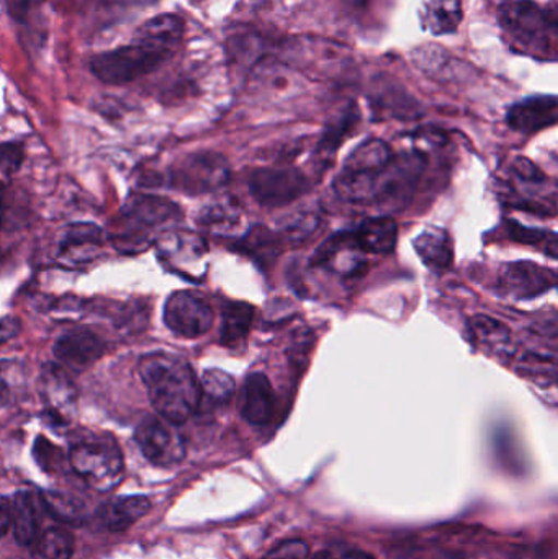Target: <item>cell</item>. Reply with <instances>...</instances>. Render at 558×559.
<instances>
[{
    "mask_svg": "<svg viewBox=\"0 0 558 559\" xmlns=\"http://www.w3.org/2000/svg\"><path fill=\"white\" fill-rule=\"evenodd\" d=\"M151 404L173 426L187 423L200 407V381L189 361L170 352H153L140 361Z\"/></svg>",
    "mask_w": 558,
    "mask_h": 559,
    "instance_id": "6da1fadb",
    "label": "cell"
},
{
    "mask_svg": "<svg viewBox=\"0 0 558 559\" xmlns=\"http://www.w3.org/2000/svg\"><path fill=\"white\" fill-rule=\"evenodd\" d=\"M500 23L508 41L518 51L536 58H556V9H543L534 0H503Z\"/></svg>",
    "mask_w": 558,
    "mask_h": 559,
    "instance_id": "7a4b0ae2",
    "label": "cell"
},
{
    "mask_svg": "<svg viewBox=\"0 0 558 559\" xmlns=\"http://www.w3.org/2000/svg\"><path fill=\"white\" fill-rule=\"evenodd\" d=\"M392 147L382 140L357 146L334 179V193L347 203L376 202L377 183L392 163Z\"/></svg>",
    "mask_w": 558,
    "mask_h": 559,
    "instance_id": "3957f363",
    "label": "cell"
},
{
    "mask_svg": "<svg viewBox=\"0 0 558 559\" xmlns=\"http://www.w3.org/2000/svg\"><path fill=\"white\" fill-rule=\"evenodd\" d=\"M179 206L159 197L134 195L120 213V226L115 235V246L134 252L147 248L153 235L161 228L179 222Z\"/></svg>",
    "mask_w": 558,
    "mask_h": 559,
    "instance_id": "277c9868",
    "label": "cell"
},
{
    "mask_svg": "<svg viewBox=\"0 0 558 559\" xmlns=\"http://www.w3.org/2000/svg\"><path fill=\"white\" fill-rule=\"evenodd\" d=\"M75 475L98 492H110L123 481L124 462L120 447L110 437H87L69 450Z\"/></svg>",
    "mask_w": 558,
    "mask_h": 559,
    "instance_id": "5b68a950",
    "label": "cell"
},
{
    "mask_svg": "<svg viewBox=\"0 0 558 559\" xmlns=\"http://www.w3.org/2000/svg\"><path fill=\"white\" fill-rule=\"evenodd\" d=\"M169 56L146 43L133 41L97 56L91 69L105 84H127L156 71Z\"/></svg>",
    "mask_w": 558,
    "mask_h": 559,
    "instance_id": "8992f818",
    "label": "cell"
},
{
    "mask_svg": "<svg viewBox=\"0 0 558 559\" xmlns=\"http://www.w3.org/2000/svg\"><path fill=\"white\" fill-rule=\"evenodd\" d=\"M229 176L228 160L222 154L205 151L179 160L170 170V182L180 192L203 195L225 187Z\"/></svg>",
    "mask_w": 558,
    "mask_h": 559,
    "instance_id": "52a82bcc",
    "label": "cell"
},
{
    "mask_svg": "<svg viewBox=\"0 0 558 559\" xmlns=\"http://www.w3.org/2000/svg\"><path fill=\"white\" fill-rule=\"evenodd\" d=\"M164 322L167 328L183 338L205 335L215 322L212 305L195 292H176L164 306Z\"/></svg>",
    "mask_w": 558,
    "mask_h": 559,
    "instance_id": "ba28073f",
    "label": "cell"
},
{
    "mask_svg": "<svg viewBox=\"0 0 558 559\" xmlns=\"http://www.w3.org/2000/svg\"><path fill=\"white\" fill-rule=\"evenodd\" d=\"M307 177L297 169H259L249 179V192L262 206L278 209L308 192Z\"/></svg>",
    "mask_w": 558,
    "mask_h": 559,
    "instance_id": "9c48e42d",
    "label": "cell"
},
{
    "mask_svg": "<svg viewBox=\"0 0 558 559\" xmlns=\"http://www.w3.org/2000/svg\"><path fill=\"white\" fill-rule=\"evenodd\" d=\"M134 440L153 465L169 468L186 459V442L167 420L156 417L143 420L134 432Z\"/></svg>",
    "mask_w": 558,
    "mask_h": 559,
    "instance_id": "30bf717a",
    "label": "cell"
},
{
    "mask_svg": "<svg viewBox=\"0 0 558 559\" xmlns=\"http://www.w3.org/2000/svg\"><path fill=\"white\" fill-rule=\"evenodd\" d=\"M556 272L533 262H513L501 269L500 286L507 295L530 299L556 286Z\"/></svg>",
    "mask_w": 558,
    "mask_h": 559,
    "instance_id": "8fae6325",
    "label": "cell"
},
{
    "mask_svg": "<svg viewBox=\"0 0 558 559\" xmlns=\"http://www.w3.org/2000/svg\"><path fill=\"white\" fill-rule=\"evenodd\" d=\"M364 252L357 248L353 233H341L328 239L314 254V265L334 272V274L351 275L360 274L366 261Z\"/></svg>",
    "mask_w": 558,
    "mask_h": 559,
    "instance_id": "7c38bea8",
    "label": "cell"
},
{
    "mask_svg": "<svg viewBox=\"0 0 558 559\" xmlns=\"http://www.w3.org/2000/svg\"><path fill=\"white\" fill-rule=\"evenodd\" d=\"M55 355L62 365L74 370H84L104 355L102 338L88 329L66 332L55 344Z\"/></svg>",
    "mask_w": 558,
    "mask_h": 559,
    "instance_id": "4fadbf2b",
    "label": "cell"
},
{
    "mask_svg": "<svg viewBox=\"0 0 558 559\" xmlns=\"http://www.w3.org/2000/svg\"><path fill=\"white\" fill-rule=\"evenodd\" d=\"M558 118V104L554 95H539L513 105L508 111V124L524 134L537 133L554 127Z\"/></svg>",
    "mask_w": 558,
    "mask_h": 559,
    "instance_id": "5bb4252c",
    "label": "cell"
},
{
    "mask_svg": "<svg viewBox=\"0 0 558 559\" xmlns=\"http://www.w3.org/2000/svg\"><path fill=\"white\" fill-rule=\"evenodd\" d=\"M10 502L13 534L22 547L32 548L41 535L43 509L39 496L32 492H19Z\"/></svg>",
    "mask_w": 558,
    "mask_h": 559,
    "instance_id": "9a60e30c",
    "label": "cell"
},
{
    "mask_svg": "<svg viewBox=\"0 0 558 559\" xmlns=\"http://www.w3.org/2000/svg\"><path fill=\"white\" fill-rule=\"evenodd\" d=\"M159 254L170 267L189 269L197 265L206 254V242L195 233L167 231L159 238Z\"/></svg>",
    "mask_w": 558,
    "mask_h": 559,
    "instance_id": "2e32d148",
    "label": "cell"
},
{
    "mask_svg": "<svg viewBox=\"0 0 558 559\" xmlns=\"http://www.w3.org/2000/svg\"><path fill=\"white\" fill-rule=\"evenodd\" d=\"M275 396L271 381L264 373L246 378L241 394V414L252 426H265L274 414Z\"/></svg>",
    "mask_w": 558,
    "mask_h": 559,
    "instance_id": "e0dca14e",
    "label": "cell"
},
{
    "mask_svg": "<svg viewBox=\"0 0 558 559\" xmlns=\"http://www.w3.org/2000/svg\"><path fill=\"white\" fill-rule=\"evenodd\" d=\"M357 248L364 254L385 255L395 249L399 241V225L392 218H372L364 222L353 233Z\"/></svg>",
    "mask_w": 558,
    "mask_h": 559,
    "instance_id": "ac0fdd59",
    "label": "cell"
},
{
    "mask_svg": "<svg viewBox=\"0 0 558 559\" xmlns=\"http://www.w3.org/2000/svg\"><path fill=\"white\" fill-rule=\"evenodd\" d=\"M183 22L176 15L154 16L150 22L143 23L134 33L133 39L146 43L169 56L176 51L182 41Z\"/></svg>",
    "mask_w": 558,
    "mask_h": 559,
    "instance_id": "d6986e66",
    "label": "cell"
},
{
    "mask_svg": "<svg viewBox=\"0 0 558 559\" xmlns=\"http://www.w3.org/2000/svg\"><path fill=\"white\" fill-rule=\"evenodd\" d=\"M413 246L426 267L438 272V274L449 271L454 264V248H452L451 238L442 229H426L415 239Z\"/></svg>",
    "mask_w": 558,
    "mask_h": 559,
    "instance_id": "ffe728a7",
    "label": "cell"
},
{
    "mask_svg": "<svg viewBox=\"0 0 558 559\" xmlns=\"http://www.w3.org/2000/svg\"><path fill=\"white\" fill-rule=\"evenodd\" d=\"M151 511V501L144 496L115 499L102 509V521L110 532L128 531Z\"/></svg>",
    "mask_w": 558,
    "mask_h": 559,
    "instance_id": "44dd1931",
    "label": "cell"
},
{
    "mask_svg": "<svg viewBox=\"0 0 558 559\" xmlns=\"http://www.w3.org/2000/svg\"><path fill=\"white\" fill-rule=\"evenodd\" d=\"M100 246L102 233L97 226H69L61 239V254L66 255L68 261L82 264V262L92 261Z\"/></svg>",
    "mask_w": 558,
    "mask_h": 559,
    "instance_id": "7402d4cb",
    "label": "cell"
},
{
    "mask_svg": "<svg viewBox=\"0 0 558 559\" xmlns=\"http://www.w3.org/2000/svg\"><path fill=\"white\" fill-rule=\"evenodd\" d=\"M254 306L248 302L233 301L223 311L222 337L219 342L225 347H239L245 344L254 321Z\"/></svg>",
    "mask_w": 558,
    "mask_h": 559,
    "instance_id": "603a6c76",
    "label": "cell"
},
{
    "mask_svg": "<svg viewBox=\"0 0 558 559\" xmlns=\"http://www.w3.org/2000/svg\"><path fill=\"white\" fill-rule=\"evenodd\" d=\"M425 25L435 35L458 32L464 12L462 0H428L425 5Z\"/></svg>",
    "mask_w": 558,
    "mask_h": 559,
    "instance_id": "cb8c5ba5",
    "label": "cell"
},
{
    "mask_svg": "<svg viewBox=\"0 0 558 559\" xmlns=\"http://www.w3.org/2000/svg\"><path fill=\"white\" fill-rule=\"evenodd\" d=\"M472 331L477 337L478 344L495 355H511L513 352V342H511V332L503 322L498 319L488 318V316H477L472 321Z\"/></svg>",
    "mask_w": 558,
    "mask_h": 559,
    "instance_id": "d4e9b609",
    "label": "cell"
},
{
    "mask_svg": "<svg viewBox=\"0 0 558 559\" xmlns=\"http://www.w3.org/2000/svg\"><path fill=\"white\" fill-rule=\"evenodd\" d=\"M32 548L36 559H71L75 548L74 535L62 527L48 528L41 532Z\"/></svg>",
    "mask_w": 558,
    "mask_h": 559,
    "instance_id": "484cf974",
    "label": "cell"
},
{
    "mask_svg": "<svg viewBox=\"0 0 558 559\" xmlns=\"http://www.w3.org/2000/svg\"><path fill=\"white\" fill-rule=\"evenodd\" d=\"M235 394V380L222 370H209L200 381V404L225 406Z\"/></svg>",
    "mask_w": 558,
    "mask_h": 559,
    "instance_id": "4316f807",
    "label": "cell"
},
{
    "mask_svg": "<svg viewBox=\"0 0 558 559\" xmlns=\"http://www.w3.org/2000/svg\"><path fill=\"white\" fill-rule=\"evenodd\" d=\"M61 368L51 367L46 370L41 381L43 396L52 409H62L71 406L74 401V388L68 374Z\"/></svg>",
    "mask_w": 558,
    "mask_h": 559,
    "instance_id": "83f0119b",
    "label": "cell"
},
{
    "mask_svg": "<svg viewBox=\"0 0 558 559\" xmlns=\"http://www.w3.org/2000/svg\"><path fill=\"white\" fill-rule=\"evenodd\" d=\"M241 219V209H239L236 203L229 202V200L206 206L202 212V216H200V223H202L206 229L213 233H219V235L233 231L236 226H239Z\"/></svg>",
    "mask_w": 558,
    "mask_h": 559,
    "instance_id": "f1b7e54d",
    "label": "cell"
},
{
    "mask_svg": "<svg viewBox=\"0 0 558 559\" xmlns=\"http://www.w3.org/2000/svg\"><path fill=\"white\" fill-rule=\"evenodd\" d=\"M39 499H41L45 512H48L51 518L58 519V521L75 524V522L84 519L85 506L78 499L72 498L71 495L46 491L39 495Z\"/></svg>",
    "mask_w": 558,
    "mask_h": 559,
    "instance_id": "f546056e",
    "label": "cell"
},
{
    "mask_svg": "<svg viewBox=\"0 0 558 559\" xmlns=\"http://www.w3.org/2000/svg\"><path fill=\"white\" fill-rule=\"evenodd\" d=\"M511 238L517 239L521 245L534 246V248H543L550 258H557V236L554 233H544L539 229L524 228L518 223H510Z\"/></svg>",
    "mask_w": 558,
    "mask_h": 559,
    "instance_id": "4dcf8cb0",
    "label": "cell"
},
{
    "mask_svg": "<svg viewBox=\"0 0 558 559\" xmlns=\"http://www.w3.org/2000/svg\"><path fill=\"white\" fill-rule=\"evenodd\" d=\"M318 225H320L318 213L305 210V212L294 213V216H290L282 225V228H284L282 231H284L285 238L290 239V241H301V239H307L308 236L313 235Z\"/></svg>",
    "mask_w": 558,
    "mask_h": 559,
    "instance_id": "1f68e13d",
    "label": "cell"
},
{
    "mask_svg": "<svg viewBox=\"0 0 558 559\" xmlns=\"http://www.w3.org/2000/svg\"><path fill=\"white\" fill-rule=\"evenodd\" d=\"M22 159V146L15 143H0V183L2 186L20 169Z\"/></svg>",
    "mask_w": 558,
    "mask_h": 559,
    "instance_id": "d6a6232c",
    "label": "cell"
},
{
    "mask_svg": "<svg viewBox=\"0 0 558 559\" xmlns=\"http://www.w3.org/2000/svg\"><path fill=\"white\" fill-rule=\"evenodd\" d=\"M310 548L305 542L288 540L275 547L264 559H308Z\"/></svg>",
    "mask_w": 558,
    "mask_h": 559,
    "instance_id": "836d02e7",
    "label": "cell"
},
{
    "mask_svg": "<svg viewBox=\"0 0 558 559\" xmlns=\"http://www.w3.org/2000/svg\"><path fill=\"white\" fill-rule=\"evenodd\" d=\"M36 459H38L39 465L45 466L46 469L58 468L59 459H52L56 455L58 449H52L46 440L39 439L35 447Z\"/></svg>",
    "mask_w": 558,
    "mask_h": 559,
    "instance_id": "e575fe53",
    "label": "cell"
},
{
    "mask_svg": "<svg viewBox=\"0 0 558 559\" xmlns=\"http://www.w3.org/2000/svg\"><path fill=\"white\" fill-rule=\"evenodd\" d=\"M7 367H9V364L0 361V406H5L10 401V383L7 380Z\"/></svg>",
    "mask_w": 558,
    "mask_h": 559,
    "instance_id": "d590c367",
    "label": "cell"
},
{
    "mask_svg": "<svg viewBox=\"0 0 558 559\" xmlns=\"http://www.w3.org/2000/svg\"><path fill=\"white\" fill-rule=\"evenodd\" d=\"M12 518H10V502L0 498V538L10 531Z\"/></svg>",
    "mask_w": 558,
    "mask_h": 559,
    "instance_id": "8d00e7d4",
    "label": "cell"
},
{
    "mask_svg": "<svg viewBox=\"0 0 558 559\" xmlns=\"http://www.w3.org/2000/svg\"><path fill=\"white\" fill-rule=\"evenodd\" d=\"M3 213H5V190H3V186L0 183V222H2Z\"/></svg>",
    "mask_w": 558,
    "mask_h": 559,
    "instance_id": "74e56055",
    "label": "cell"
},
{
    "mask_svg": "<svg viewBox=\"0 0 558 559\" xmlns=\"http://www.w3.org/2000/svg\"><path fill=\"white\" fill-rule=\"evenodd\" d=\"M341 559H373L370 555L363 554V551H353V554L344 555Z\"/></svg>",
    "mask_w": 558,
    "mask_h": 559,
    "instance_id": "f35d334b",
    "label": "cell"
},
{
    "mask_svg": "<svg viewBox=\"0 0 558 559\" xmlns=\"http://www.w3.org/2000/svg\"><path fill=\"white\" fill-rule=\"evenodd\" d=\"M308 559H334L328 551H318V554L310 555Z\"/></svg>",
    "mask_w": 558,
    "mask_h": 559,
    "instance_id": "ab89813d",
    "label": "cell"
}]
</instances>
